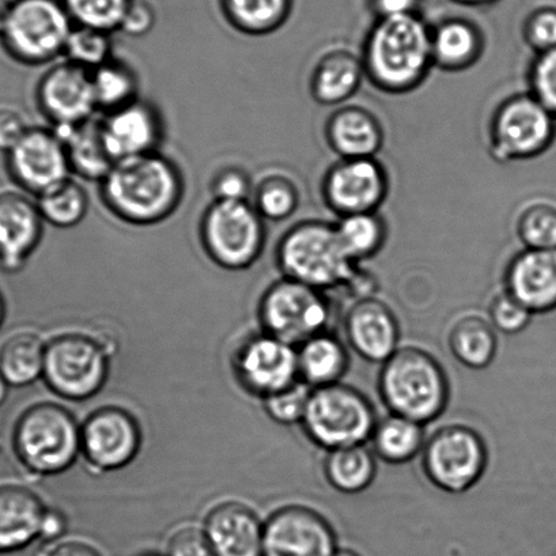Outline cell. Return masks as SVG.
I'll use <instances>...</instances> for the list:
<instances>
[{
    "instance_id": "obj_1",
    "label": "cell",
    "mask_w": 556,
    "mask_h": 556,
    "mask_svg": "<svg viewBox=\"0 0 556 556\" xmlns=\"http://www.w3.org/2000/svg\"><path fill=\"white\" fill-rule=\"evenodd\" d=\"M184 190L181 170L159 151L116 162L100 182L105 207L135 226L164 223L180 206Z\"/></svg>"
},
{
    "instance_id": "obj_2",
    "label": "cell",
    "mask_w": 556,
    "mask_h": 556,
    "mask_svg": "<svg viewBox=\"0 0 556 556\" xmlns=\"http://www.w3.org/2000/svg\"><path fill=\"white\" fill-rule=\"evenodd\" d=\"M362 66L370 83L386 93L418 88L433 63L431 30L418 14L377 20L367 35Z\"/></svg>"
},
{
    "instance_id": "obj_3",
    "label": "cell",
    "mask_w": 556,
    "mask_h": 556,
    "mask_svg": "<svg viewBox=\"0 0 556 556\" xmlns=\"http://www.w3.org/2000/svg\"><path fill=\"white\" fill-rule=\"evenodd\" d=\"M379 392L391 414L425 426L444 414L451 387L444 367L433 355L408 345L382 364Z\"/></svg>"
},
{
    "instance_id": "obj_4",
    "label": "cell",
    "mask_w": 556,
    "mask_h": 556,
    "mask_svg": "<svg viewBox=\"0 0 556 556\" xmlns=\"http://www.w3.org/2000/svg\"><path fill=\"white\" fill-rule=\"evenodd\" d=\"M277 263L285 278L326 291L353 285L356 264L351 262L334 225L307 220L296 224L280 239Z\"/></svg>"
},
{
    "instance_id": "obj_5",
    "label": "cell",
    "mask_w": 556,
    "mask_h": 556,
    "mask_svg": "<svg viewBox=\"0 0 556 556\" xmlns=\"http://www.w3.org/2000/svg\"><path fill=\"white\" fill-rule=\"evenodd\" d=\"M13 450L30 472L41 477L63 473L80 455V425L66 407L34 404L14 425Z\"/></svg>"
},
{
    "instance_id": "obj_6",
    "label": "cell",
    "mask_w": 556,
    "mask_h": 556,
    "mask_svg": "<svg viewBox=\"0 0 556 556\" xmlns=\"http://www.w3.org/2000/svg\"><path fill=\"white\" fill-rule=\"evenodd\" d=\"M377 422L369 399L355 388L339 382L312 390L301 425L313 444L332 452L366 445Z\"/></svg>"
},
{
    "instance_id": "obj_7",
    "label": "cell",
    "mask_w": 556,
    "mask_h": 556,
    "mask_svg": "<svg viewBox=\"0 0 556 556\" xmlns=\"http://www.w3.org/2000/svg\"><path fill=\"white\" fill-rule=\"evenodd\" d=\"M204 252L220 268L242 271L253 266L266 245V225L248 201H214L201 220Z\"/></svg>"
},
{
    "instance_id": "obj_8",
    "label": "cell",
    "mask_w": 556,
    "mask_h": 556,
    "mask_svg": "<svg viewBox=\"0 0 556 556\" xmlns=\"http://www.w3.org/2000/svg\"><path fill=\"white\" fill-rule=\"evenodd\" d=\"M73 29L66 8L58 0H18L0 37L14 61L41 66L63 55Z\"/></svg>"
},
{
    "instance_id": "obj_9",
    "label": "cell",
    "mask_w": 556,
    "mask_h": 556,
    "mask_svg": "<svg viewBox=\"0 0 556 556\" xmlns=\"http://www.w3.org/2000/svg\"><path fill=\"white\" fill-rule=\"evenodd\" d=\"M110 362L100 340L86 333H62L47 342L42 380L66 401H88L104 388Z\"/></svg>"
},
{
    "instance_id": "obj_10",
    "label": "cell",
    "mask_w": 556,
    "mask_h": 556,
    "mask_svg": "<svg viewBox=\"0 0 556 556\" xmlns=\"http://www.w3.org/2000/svg\"><path fill=\"white\" fill-rule=\"evenodd\" d=\"M258 320L264 333L300 348L306 340L327 332L331 305L324 291L283 278L264 291Z\"/></svg>"
},
{
    "instance_id": "obj_11",
    "label": "cell",
    "mask_w": 556,
    "mask_h": 556,
    "mask_svg": "<svg viewBox=\"0 0 556 556\" xmlns=\"http://www.w3.org/2000/svg\"><path fill=\"white\" fill-rule=\"evenodd\" d=\"M424 472L437 489L463 494L483 478L489 451L482 435L466 425H447L425 442Z\"/></svg>"
},
{
    "instance_id": "obj_12",
    "label": "cell",
    "mask_w": 556,
    "mask_h": 556,
    "mask_svg": "<svg viewBox=\"0 0 556 556\" xmlns=\"http://www.w3.org/2000/svg\"><path fill=\"white\" fill-rule=\"evenodd\" d=\"M553 137L554 116L531 93L513 96L491 121V155L498 162L532 159L548 148Z\"/></svg>"
},
{
    "instance_id": "obj_13",
    "label": "cell",
    "mask_w": 556,
    "mask_h": 556,
    "mask_svg": "<svg viewBox=\"0 0 556 556\" xmlns=\"http://www.w3.org/2000/svg\"><path fill=\"white\" fill-rule=\"evenodd\" d=\"M142 429L127 409L106 406L80 425V455L97 472L126 468L142 447Z\"/></svg>"
},
{
    "instance_id": "obj_14",
    "label": "cell",
    "mask_w": 556,
    "mask_h": 556,
    "mask_svg": "<svg viewBox=\"0 0 556 556\" xmlns=\"http://www.w3.org/2000/svg\"><path fill=\"white\" fill-rule=\"evenodd\" d=\"M233 367L241 387L262 399L288 390L300 381L296 348L264 332L240 345Z\"/></svg>"
},
{
    "instance_id": "obj_15",
    "label": "cell",
    "mask_w": 556,
    "mask_h": 556,
    "mask_svg": "<svg viewBox=\"0 0 556 556\" xmlns=\"http://www.w3.org/2000/svg\"><path fill=\"white\" fill-rule=\"evenodd\" d=\"M337 551L331 522L312 507H280L264 521V556H332Z\"/></svg>"
},
{
    "instance_id": "obj_16",
    "label": "cell",
    "mask_w": 556,
    "mask_h": 556,
    "mask_svg": "<svg viewBox=\"0 0 556 556\" xmlns=\"http://www.w3.org/2000/svg\"><path fill=\"white\" fill-rule=\"evenodd\" d=\"M8 167L15 184L36 198L72 175L66 148L53 128H29L9 151Z\"/></svg>"
},
{
    "instance_id": "obj_17",
    "label": "cell",
    "mask_w": 556,
    "mask_h": 556,
    "mask_svg": "<svg viewBox=\"0 0 556 556\" xmlns=\"http://www.w3.org/2000/svg\"><path fill=\"white\" fill-rule=\"evenodd\" d=\"M39 110L53 128L74 127L96 117L97 105L91 72L72 62H63L42 75L37 85Z\"/></svg>"
},
{
    "instance_id": "obj_18",
    "label": "cell",
    "mask_w": 556,
    "mask_h": 556,
    "mask_svg": "<svg viewBox=\"0 0 556 556\" xmlns=\"http://www.w3.org/2000/svg\"><path fill=\"white\" fill-rule=\"evenodd\" d=\"M387 193V173L375 159L340 160L323 181L327 206L340 218L377 213Z\"/></svg>"
},
{
    "instance_id": "obj_19",
    "label": "cell",
    "mask_w": 556,
    "mask_h": 556,
    "mask_svg": "<svg viewBox=\"0 0 556 556\" xmlns=\"http://www.w3.org/2000/svg\"><path fill=\"white\" fill-rule=\"evenodd\" d=\"M102 139L115 162L156 153L164 138L161 113L148 101L132 104L100 118Z\"/></svg>"
},
{
    "instance_id": "obj_20",
    "label": "cell",
    "mask_w": 556,
    "mask_h": 556,
    "mask_svg": "<svg viewBox=\"0 0 556 556\" xmlns=\"http://www.w3.org/2000/svg\"><path fill=\"white\" fill-rule=\"evenodd\" d=\"M42 219L37 203L17 192L0 195V268L20 273L42 239Z\"/></svg>"
},
{
    "instance_id": "obj_21",
    "label": "cell",
    "mask_w": 556,
    "mask_h": 556,
    "mask_svg": "<svg viewBox=\"0 0 556 556\" xmlns=\"http://www.w3.org/2000/svg\"><path fill=\"white\" fill-rule=\"evenodd\" d=\"M344 332L350 348L374 364H384L401 349V328L395 313L384 302L370 296L350 307L344 318Z\"/></svg>"
},
{
    "instance_id": "obj_22",
    "label": "cell",
    "mask_w": 556,
    "mask_h": 556,
    "mask_svg": "<svg viewBox=\"0 0 556 556\" xmlns=\"http://www.w3.org/2000/svg\"><path fill=\"white\" fill-rule=\"evenodd\" d=\"M505 291L532 315L556 309V250H523L505 274Z\"/></svg>"
},
{
    "instance_id": "obj_23",
    "label": "cell",
    "mask_w": 556,
    "mask_h": 556,
    "mask_svg": "<svg viewBox=\"0 0 556 556\" xmlns=\"http://www.w3.org/2000/svg\"><path fill=\"white\" fill-rule=\"evenodd\" d=\"M215 556H264V521L241 502H224L203 523Z\"/></svg>"
},
{
    "instance_id": "obj_24",
    "label": "cell",
    "mask_w": 556,
    "mask_h": 556,
    "mask_svg": "<svg viewBox=\"0 0 556 556\" xmlns=\"http://www.w3.org/2000/svg\"><path fill=\"white\" fill-rule=\"evenodd\" d=\"M48 509L34 490L0 485V554L17 553L41 539Z\"/></svg>"
},
{
    "instance_id": "obj_25",
    "label": "cell",
    "mask_w": 556,
    "mask_h": 556,
    "mask_svg": "<svg viewBox=\"0 0 556 556\" xmlns=\"http://www.w3.org/2000/svg\"><path fill=\"white\" fill-rule=\"evenodd\" d=\"M327 140L342 160L375 159L382 146V129L369 112L345 108L329 118Z\"/></svg>"
},
{
    "instance_id": "obj_26",
    "label": "cell",
    "mask_w": 556,
    "mask_h": 556,
    "mask_svg": "<svg viewBox=\"0 0 556 556\" xmlns=\"http://www.w3.org/2000/svg\"><path fill=\"white\" fill-rule=\"evenodd\" d=\"M53 129L66 148L70 170L84 180H104L116 162L108 153L100 121L94 117L78 126Z\"/></svg>"
},
{
    "instance_id": "obj_27",
    "label": "cell",
    "mask_w": 556,
    "mask_h": 556,
    "mask_svg": "<svg viewBox=\"0 0 556 556\" xmlns=\"http://www.w3.org/2000/svg\"><path fill=\"white\" fill-rule=\"evenodd\" d=\"M300 380L316 388L339 384L350 366L349 351L342 340L327 332L318 333L296 348Z\"/></svg>"
},
{
    "instance_id": "obj_28",
    "label": "cell",
    "mask_w": 556,
    "mask_h": 556,
    "mask_svg": "<svg viewBox=\"0 0 556 556\" xmlns=\"http://www.w3.org/2000/svg\"><path fill=\"white\" fill-rule=\"evenodd\" d=\"M431 51L434 66L446 72H462L482 55V35L466 20H446L431 30Z\"/></svg>"
},
{
    "instance_id": "obj_29",
    "label": "cell",
    "mask_w": 556,
    "mask_h": 556,
    "mask_svg": "<svg viewBox=\"0 0 556 556\" xmlns=\"http://www.w3.org/2000/svg\"><path fill=\"white\" fill-rule=\"evenodd\" d=\"M362 61L348 52H334L318 62L311 79V93L318 104H343L356 93L364 77Z\"/></svg>"
},
{
    "instance_id": "obj_30",
    "label": "cell",
    "mask_w": 556,
    "mask_h": 556,
    "mask_svg": "<svg viewBox=\"0 0 556 556\" xmlns=\"http://www.w3.org/2000/svg\"><path fill=\"white\" fill-rule=\"evenodd\" d=\"M47 342L31 331H20L0 344V375L9 387L35 384L45 375Z\"/></svg>"
},
{
    "instance_id": "obj_31",
    "label": "cell",
    "mask_w": 556,
    "mask_h": 556,
    "mask_svg": "<svg viewBox=\"0 0 556 556\" xmlns=\"http://www.w3.org/2000/svg\"><path fill=\"white\" fill-rule=\"evenodd\" d=\"M324 475L329 485L339 493L359 494L375 482L376 455L367 445L327 452Z\"/></svg>"
},
{
    "instance_id": "obj_32",
    "label": "cell",
    "mask_w": 556,
    "mask_h": 556,
    "mask_svg": "<svg viewBox=\"0 0 556 556\" xmlns=\"http://www.w3.org/2000/svg\"><path fill=\"white\" fill-rule=\"evenodd\" d=\"M425 426L390 414L377 422L370 444L376 457L388 464H406L422 453Z\"/></svg>"
},
{
    "instance_id": "obj_33",
    "label": "cell",
    "mask_w": 556,
    "mask_h": 556,
    "mask_svg": "<svg viewBox=\"0 0 556 556\" xmlns=\"http://www.w3.org/2000/svg\"><path fill=\"white\" fill-rule=\"evenodd\" d=\"M447 343L453 356L472 370H483L493 364L498 350L494 327L484 318L472 315L455 323Z\"/></svg>"
},
{
    "instance_id": "obj_34",
    "label": "cell",
    "mask_w": 556,
    "mask_h": 556,
    "mask_svg": "<svg viewBox=\"0 0 556 556\" xmlns=\"http://www.w3.org/2000/svg\"><path fill=\"white\" fill-rule=\"evenodd\" d=\"M97 111L112 113L139 100V80L127 63L111 59L91 72Z\"/></svg>"
},
{
    "instance_id": "obj_35",
    "label": "cell",
    "mask_w": 556,
    "mask_h": 556,
    "mask_svg": "<svg viewBox=\"0 0 556 556\" xmlns=\"http://www.w3.org/2000/svg\"><path fill=\"white\" fill-rule=\"evenodd\" d=\"M226 18L241 34H273L288 20L291 0H224Z\"/></svg>"
},
{
    "instance_id": "obj_36",
    "label": "cell",
    "mask_w": 556,
    "mask_h": 556,
    "mask_svg": "<svg viewBox=\"0 0 556 556\" xmlns=\"http://www.w3.org/2000/svg\"><path fill=\"white\" fill-rule=\"evenodd\" d=\"M36 203L45 223L58 229L75 228L89 210L88 192L72 177L36 198Z\"/></svg>"
},
{
    "instance_id": "obj_37",
    "label": "cell",
    "mask_w": 556,
    "mask_h": 556,
    "mask_svg": "<svg viewBox=\"0 0 556 556\" xmlns=\"http://www.w3.org/2000/svg\"><path fill=\"white\" fill-rule=\"evenodd\" d=\"M334 229L344 252L355 264L375 256L387 237L386 225L377 213L348 215L339 219Z\"/></svg>"
},
{
    "instance_id": "obj_38",
    "label": "cell",
    "mask_w": 556,
    "mask_h": 556,
    "mask_svg": "<svg viewBox=\"0 0 556 556\" xmlns=\"http://www.w3.org/2000/svg\"><path fill=\"white\" fill-rule=\"evenodd\" d=\"M73 24L112 34L122 28L131 0H64Z\"/></svg>"
},
{
    "instance_id": "obj_39",
    "label": "cell",
    "mask_w": 556,
    "mask_h": 556,
    "mask_svg": "<svg viewBox=\"0 0 556 556\" xmlns=\"http://www.w3.org/2000/svg\"><path fill=\"white\" fill-rule=\"evenodd\" d=\"M252 204L263 219L280 223L295 213L299 192L288 178L279 175L267 176L258 182Z\"/></svg>"
},
{
    "instance_id": "obj_40",
    "label": "cell",
    "mask_w": 556,
    "mask_h": 556,
    "mask_svg": "<svg viewBox=\"0 0 556 556\" xmlns=\"http://www.w3.org/2000/svg\"><path fill=\"white\" fill-rule=\"evenodd\" d=\"M63 55L66 61L93 72L113 59L111 36L105 31L77 26L68 37Z\"/></svg>"
},
{
    "instance_id": "obj_41",
    "label": "cell",
    "mask_w": 556,
    "mask_h": 556,
    "mask_svg": "<svg viewBox=\"0 0 556 556\" xmlns=\"http://www.w3.org/2000/svg\"><path fill=\"white\" fill-rule=\"evenodd\" d=\"M518 237L528 250H556V212L547 206L528 208L518 219Z\"/></svg>"
},
{
    "instance_id": "obj_42",
    "label": "cell",
    "mask_w": 556,
    "mask_h": 556,
    "mask_svg": "<svg viewBox=\"0 0 556 556\" xmlns=\"http://www.w3.org/2000/svg\"><path fill=\"white\" fill-rule=\"evenodd\" d=\"M311 393L312 388L300 380L288 390L263 399L264 409L274 422L283 426L301 425L305 417Z\"/></svg>"
},
{
    "instance_id": "obj_43",
    "label": "cell",
    "mask_w": 556,
    "mask_h": 556,
    "mask_svg": "<svg viewBox=\"0 0 556 556\" xmlns=\"http://www.w3.org/2000/svg\"><path fill=\"white\" fill-rule=\"evenodd\" d=\"M531 94L556 116V48L539 53L529 72Z\"/></svg>"
},
{
    "instance_id": "obj_44",
    "label": "cell",
    "mask_w": 556,
    "mask_h": 556,
    "mask_svg": "<svg viewBox=\"0 0 556 556\" xmlns=\"http://www.w3.org/2000/svg\"><path fill=\"white\" fill-rule=\"evenodd\" d=\"M490 324L495 331L517 334L523 331L532 320V313L513 299L506 291L495 296L489 309Z\"/></svg>"
},
{
    "instance_id": "obj_45",
    "label": "cell",
    "mask_w": 556,
    "mask_h": 556,
    "mask_svg": "<svg viewBox=\"0 0 556 556\" xmlns=\"http://www.w3.org/2000/svg\"><path fill=\"white\" fill-rule=\"evenodd\" d=\"M166 556H215L203 528L186 526L172 533Z\"/></svg>"
},
{
    "instance_id": "obj_46",
    "label": "cell",
    "mask_w": 556,
    "mask_h": 556,
    "mask_svg": "<svg viewBox=\"0 0 556 556\" xmlns=\"http://www.w3.org/2000/svg\"><path fill=\"white\" fill-rule=\"evenodd\" d=\"M528 45L538 53L556 48V12L551 9L539 10L531 15L526 25Z\"/></svg>"
},
{
    "instance_id": "obj_47",
    "label": "cell",
    "mask_w": 556,
    "mask_h": 556,
    "mask_svg": "<svg viewBox=\"0 0 556 556\" xmlns=\"http://www.w3.org/2000/svg\"><path fill=\"white\" fill-rule=\"evenodd\" d=\"M214 201H248L251 193V180L245 172L228 167L215 176L213 186Z\"/></svg>"
},
{
    "instance_id": "obj_48",
    "label": "cell",
    "mask_w": 556,
    "mask_h": 556,
    "mask_svg": "<svg viewBox=\"0 0 556 556\" xmlns=\"http://www.w3.org/2000/svg\"><path fill=\"white\" fill-rule=\"evenodd\" d=\"M24 117L17 111L3 108L0 110V151L9 153L28 132Z\"/></svg>"
},
{
    "instance_id": "obj_49",
    "label": "cell",
    "mask_w": 556,
    "mask_h": 556,
    "mask_svg": "<svg viewBox=\"0 0 556 556\" xmlns=\"http://www.w3.org/2000/svg\"><path fill=\"white\" fill-rule=\"evenodd\" d=\"M155 23L153 9L143 2H135L127 10L121 30L132 37H142L153 29Z\"/></svg>"
},
{
    "instance_id": "obj_50",
    "label": "cell",
    "mask_w": 556,
    "mask_h": 556,
    "mask_svg": "<svg viewBox=\"0 0 556 556\" xmlns=\"http://www.w3.org/2000/svg\"><path fill=\"white\" fill-rule=\"evenodd\" d=\"M419 4L420 0H371V9L379 20L418 14Z\"/></svg>"
},
{
    "instance_id": "obj_51",
    "label": "cell",
    "mask_w": 556,
    "mask_h": 556,
    "mask_svg": "<svg viewBox=\"0 0 556 556\" xmlns=\"http://www.w3.org/2000/svg\"><path fill=\"white\" fill-rule=\"evenodd\" d=\"M46 556H101L93 545L79 540H66L48 549Z\"/></svg>"
},
{
    "instance_id": "obj_52",
    "label": "cell",
    "mask_w": 556,
    "mask_h": 556,
    "mask_svg": "<svg viewBox=\"0 0 556 556\" xmlns=\"http://www.w3.org/2000/svg\"><path fill=\"white\" fill-rule=\"evenodd\" d=\"M66 528L67 521L63 513L48 509L41 539L47 540V542H56L66 532Z\"/></svg>"
},
{
    "instance_id": "obj_53",
    "label": "cell",
    "mask_w": 556,
    "mask_h": 556,
    "mask_svg": "<svg viewBox=\"0 0 556 556\" xmlns=\"http://www.w3.org/2000/svg\"><path fill=\"white\" fill-rule=\"evenodd\" d=\"M451 2L460 4V7L480 8L489 7V4L498 2V0H451Z\"/></svg>"
},
{
    "instance_id": "obj_54",
    "label": "cell",
    "mask_w": 556,
    "mask_h": 556,
    "mask_svg": "<svg viewBox=\"0 0 556 556\" xmlns=\"http://www.w3.org/2000/svg\"><path fill=\"white\" fill-rule=\"evenodd\" d=\"M10 9L12 7H9L4 0H0V35L3 34L4 26H7Z\"/></svg>"
},
{
    "instance_id": "obj_55",
    "label": "cell",
    "mask_w": 556,
    "mask_h": 556,
    "mask_svg": "<svg viewBox=\"0 0 556 556\" xmlns=\"http://www.w3.org/2000/svg\"><path fill=\"white\" fill-rule=\"evenodd\" d=\"M9 384L7 380L3 379V376L0 375V406L7 401L9 395Z\"/></svg>"
},
{
    "instance_id": "obj_56",
    "label": "cell",
    "mask_w": 556,
    "mask_h": 556,
    "mask_svg": "<svg viewBox=\"0 0 556 556\" xmlns=\"http://www.w3.org/2000/svg\"><path fill=\"white\" fill-rule=\"evenodd\" d=\"M4 318H7V302H4L3 295L0 294V328H2Z\"/></svg>"
},
{
    "instance_id": "obj_57",
    "label": "cell",
    "mask_w": 556,
    "mask_h": 556,
    "mask_svg": "<svg viewBox=\"0 0 556 556\" xmlns=\"http://www.w3.org/2000/svg\"><path fill=\"white\" fill-rule=\"evenodd\" d=\"M332 556H359L358 554L353 553V551L349 549H339Z\"/></svg>"
},
{
    "instance_id": "obj_58",
    "label": "cell",
    "mask_w": 556,
    "mask_h": 556,
    "mask_svg": "<svg viewBox=\"0 0 556 556\" xmlns=\"http://www.w3.org/2000/svg\"><path fill=\"white\" fill-rule=\"evenodd\" d=\"M150 556H156V555H150Z\"/></svg>"
}]
</instances>
